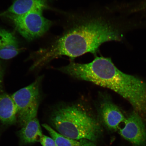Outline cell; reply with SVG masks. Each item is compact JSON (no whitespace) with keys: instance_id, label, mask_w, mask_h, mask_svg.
I'll use <instances>...</instances> for the list:
<instances>
[{"instance_id":"obj_4","label":"cell","mask_w":146,"mask_h":146,"mask_svg":"<svg viewBox=\"0 0 146 146\" xmlns=\"http://www.w3.org/2000/svg\"><path fill=\"white\" fill-rule=\"evenodd\" d=\"M42 78H38L28 86L16 91L11 96L17 110V121L23 127L36 117L40 101V86Z\"/></svg>"},{"instance_id":"obj_10","label":"cell","mask_w":146,"mask_h":146,"mask_svg":"<svg viewBox=\"0 0 146 146\" xmlns=\"http://www.w3.org/2000/svg\"><path fill=\"white\" fill-rule=\"evenodd\" d=\"M17 120V110L11 96L0 94V123L5 125L15 124Z\"/></svg>"},{"instance_id":"obj_14","label":"cell","mask_w":146,"mask_h":146,"mask_svg":"<svg viewBox=\"0 0 146 146\" xmlns=\"http://www.w3.org/2000/svg\"><path fill=\"white\" fill-rule=\"evenodd\" d=\"M5 68L3 64L0 61V94L3 91V78L5 74Z\"/></svg>"},{"instance_id":"obj_9","label":"cell","mask_w":146,"mask_h":146,"mask_svg":"<svg viewBox=\"0 0 146 146\" xmlns=\"http://www.w3.org/2000/svg\"><path fill=\"white\" fill-rule=\"evenodd\" d=\"M23 50L13 33L5 29H0V59H12Z\"/></svg>"},{"instance_id":"obj_13","label":"cell","mask_w":146,"mask_h":146,"mask_svg":"<svg viewBox=\"0 0 146 146\" xmlns=\"http://www.w3.org/2000/svg\"><path fill=\"white\" fill-rule=\"evenodd\" d=\"M43 146H57L52 138L43 135L40 141Z\"/></svg>"},{"instance_id":"obj_1","label":"cell","mask_w":146,"mask_h":146,"mask_svg":"<svg viewBox=\"0 0 146 146\" xmlns=\"http://www.w3.org/2000/svg\"><path fill=\"white\" fill-rule=\"evenodd\" d=\"M71 16L61 35L41 51L35 67L62 56L74 59L88 52L96 55L102 44L123 39L119 29L100 14L88 13Z\"/></svg>"},{"instance_id":"obj_5","label":"cell","mask_w":146,"mask_h":146,"mask_svg":"<svg viewBox=\"0 0 146 146\" xmlns=\"http://www.w3.org/2000/svg\"><path fill=\"white\" fill-rule=\"evenodd\" d=\"M43 10H35L19 16L6 15L16 30L25 39L32 41L43 36L52 27V22L44 17Z\"/></svg>"},{"instance_id":"obj_3","label":"cell","mask_w":146,"mask_h":146,"mask_svg":"<svg viewBox=\"0 0 146 146\" xmlns=\"http://www.w3.org/2000/svg\"><path fill=\"white\" fill-rule=\"evenodd\" d=\"M50 121L58 133L75 139H87L95 142L101 132L97 119L81 104L57 107L53 111Z\"/></svg>"},{"instance_id":"obj_11","label":"cell","mask_w":146,"mask_h":146,"mask_svg":"<svg viewBox=\"0 0 146 146\" xmlns=\"http://www.w3.org/2000/svg\"><path fill=\"white\" fill-rule=\"evenodd\" d=\"M19 134L20 139L24 143L40 142L43 135L37 118L36 117L30 120L23 126Z\"/></svg>"},{"instance_id":"obj_7","label":"cell","mask_w":146,"mask_h":146,"mask_svg":"<svg viewBox=\"0 0 146 146\" xmlns=\"http://www.w3.org/2000/svg\"><path fill=\"white\" fill-rule=\"evenodd\" d=\"M97 111L102 121L109 129L116 130L126 118L120 110L108 97H102L98 104Z\"/></svg>"},{"instance_id":"obj_15","label":"cell","mask_w":146,"mask_h":146,"mask_svg":"<svg viewBox=\"0 0 146 146\" xmlns=\"http://www.w3.org/2000/svg\"><path fill=\"white\" fill-rule=\"evenodd\" d=\"M140 8L145 11H146V0H144L140 3Z\"/></svg>"},{"instance_id":"obj_8","label":"cell","mask_w":146,"mask_h":146,"mask_svg":"<svg viewBox=\"0 0 146 146\" xmlns=\"http://www.w3.org/2000/svg\"><path fill=\"white\" fill-rule=\"evenodd\" d=\"M48 8L47 0H14L6 11L0 14V16L6 15L19 16L33 11H44Z\"/></svg>"},{"instance_id":"obj_6","label":"cell","mask_w":146,"mask_h":146,"mask_svg":"<svg viewBox=\"0 0 146 146\" xmlns=\"http://www.w3.org/2000/svg\"><path fill=\"white\" fill-rule=\"evenodd\" d=\"M125 125L119 128V134L123 138L135 145L140 146L146 143V130L139 114L134 111L124 122Z\"/></svg>"},{"instance_id":"obj_12","label":"cell","mask_w":146,"mask_h":146,"mask_svg":"<svg viewBox=\"0 0 146 146\" xmlns=\"http://www.w3.org/2000/svg\"><path fill=\"white\" fill-rule=\"evenodd\" d=\"M42 125L48 131L57 146H96L95 143L90 140L67 137L56 132L47 124H44Z\"/></svg>"},{"instance_id":"obj_2","label":"cell","mask_w":146,"mask_h":146,"mask_svg":"<svg viewBox=\"0 0 146 146\" xmlns=\"http://www.w3.org/2000/svg\"><path fill=\"white\" fill-rule=\"evenodd\" d=\"M72 75L115 91L128 101L136 112L146 115V83L121 72L110 58L97 56L90 63H75Z\"/></svg>"}]
</instances>
